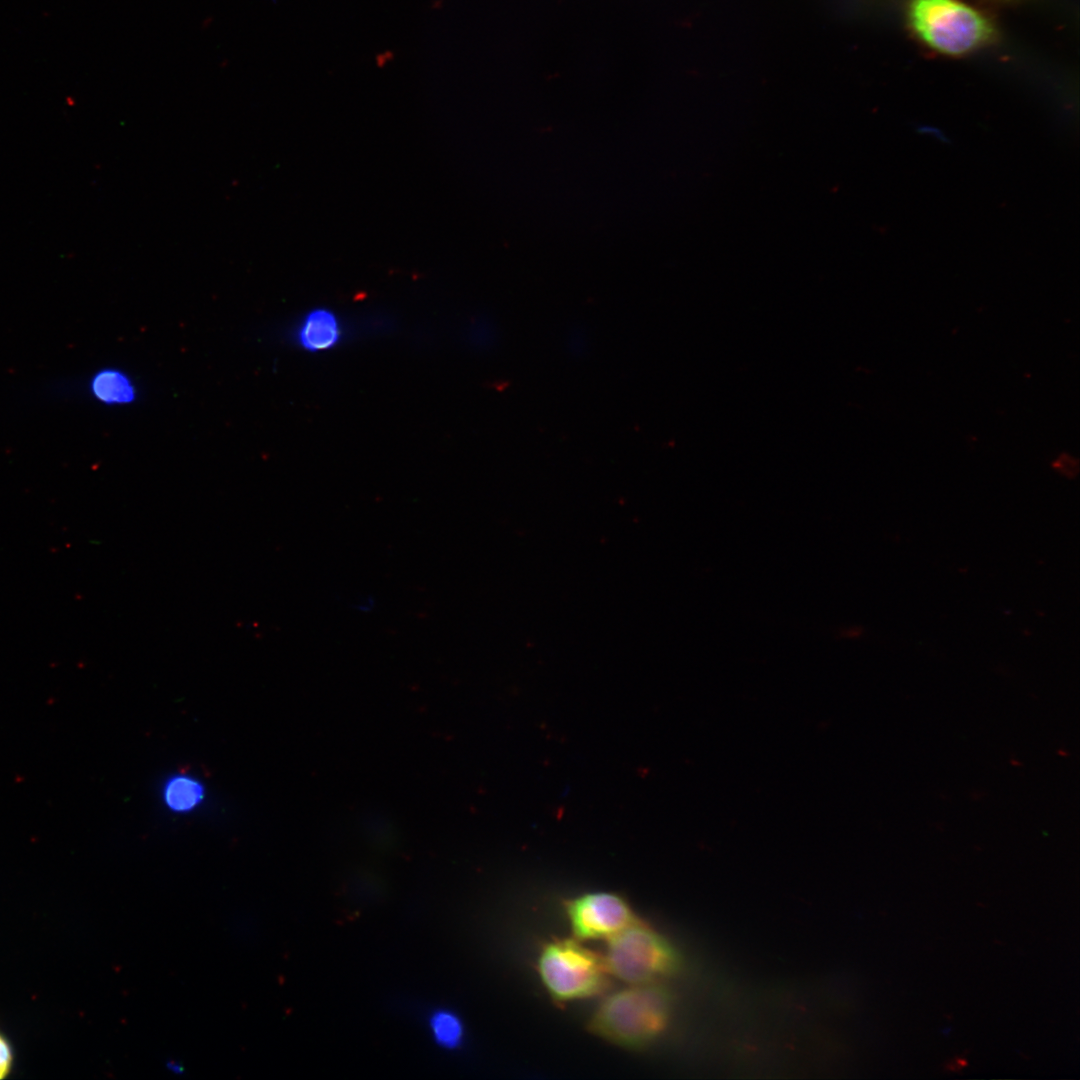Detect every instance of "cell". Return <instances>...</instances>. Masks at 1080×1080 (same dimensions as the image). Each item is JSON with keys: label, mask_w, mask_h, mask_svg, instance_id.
Here are the masks:
<instances>
[{"label": "cell", "mask_w": 1080, "mask_h": 1080, "mask_svg": "<svg viewBox=\"0 0 1080 1080\" xmlns=\"http://www.w3.org/2000/svg\"><path fill=\"white\" fill-rule=\"evenodd\" d=\"M166 1066H167L168 1071L172 1072L174 1074L184 1072L183 1066L181 1064L176 1063L175 1061H168Z\"/></svg>", "instance_id": "4fadbf2b"}, {"label": "cell", "mask_w": 1080, "mask_h": 1080, "mask_svg": "<svg viewBox=\"0 0 1080 1080\" xmlns=\"http://www.w3.org/2000/svg\"><path fill=\"white\" fill-rule=\"evenodd\" d=\"M1052 467L1068 479L1075 478L1079 472L1078 460L1066 453L1059 455L1052 463Z\"/></svg>", "instance_id": "30bf717a"}, {"label": "cell", "mask_w": 1080, "mask_h": 1080, "mask_svg": "<svg viewBox=\"0 0 1080 1080\" xmlns=\"http://www.w3.org/2000/svg\"><path fill=\"white\" fill-rule=\"evenodd\" d=\"M93 397L106 405H127L137 397L136 386L131 378L117 368H103L90 380Z\"/></svg>", "instance_id": "8992f818"}, {"label": "cell", "mask_w": 1080, "mask_h": 1080, "mask_svg": "<svg viewBox=\"0 0 1080 1080\" xmlns=\"http://www.w3.org/2000/svg\"><path fill=\"white\" fill-rule=\"evenodd\" d=\"M603 959L610 974L631 984L656 982L681 963L673 945L639 920L609 938Z\"/></svg>", "instance_id": "277c9868"}, {"label": "cell", "mask_w": 1080, "mask_h": 1080, "mask_svg": "<svg viewBox=\"0 0 1080 1080\" xmlns=\"http://www.w3.org/2000/svg\"><path fill=\"white\" fill-rule=\"evenodd\" d=\"M908 18L922 42L950 56L974 51L994 33L987 17L960 0H910Z\"/></svg>", "instance_id": "7a4b0ae2"}, {"label": "cell", "mask_w": 1080, "mask_h": 1080, "mask_svg": "<svg viewBox=\"0 0 1080 1080\" xmlns=\"http://www.w3.org/2000/svg\"><path fill=\"white\" fill-rule=\"evenodd\" d=\"M565 908L580 939L610 938L637 920L628 902L615 893L584 894L567 900Z\"/></svg>", "instance_id": "5b68a950"}, {"label": "cell", "mask_w": 1080, "mask_h": 1080, "mask_svg": "<svg viewBox=\"0 0 1080 1080\" xmlns=\"http://www.w3.org/2000/svg\"><path fill=\"white\" fill-rule=\"evenodd\" d=\"M429 1026L434 1040L444 1048L453 1049L463 1042V1023L451 1011L438 1010L434 1012L429 1018Z\"/></svg>", "instance_id": "ba28073f"}, {"label": "cell", "mask_w": 1080, "mask_h": 1080, "mask_svg": "<svg viewBox=\"0 0 1080 1080\" xmlns=\"http://www.w3.org/2000/svg\"><path fill=\"white\" fill-rule=\"evenodd\" d=\"M11 1065V1051L7 1042L0 1036V1079L4 1078Z\"/></svg>", "instance_id": "8fae6325"}, {"label": "cell", "mask_w": 1080, "mask_h": 1080, "mask_svg": "<svg viewBox=\"0 0 1080 1080\" xmlns=\"http://www.w3.org/2000/svg\"><path fill=\"white\" fill-rule=\"evenodd\" d=\"M671 1008V996L663 986L633 984L608 995L593 1013L589 1028L615 1045L640 1049L664 1032Z\"/></svg>", "instance_id": "6da1fadb"}, {"label": "cell", "mask_w": 1080, "mask_h": 1080, "mask_svg": "<svg viewBox=\"0 0 1080 1080\" xmlns=\"http://www.w3.org/2000/svg\"><path fill=\"white\" fill-rule=\"evenodd\" d=\"M967 1060L963 1057H954L947 1064L946 1069L950 1071H958L967 1065Z\"/></svg>", "instance_id": "7c38bea8"}, {"label": "cell", "mask_w": 1080, "mask_h": 1080, "mask_svg": "<svg viewBox=\"0 0 1080 1080\" xmlns=\"http://www.w3.org/2000/svg\"><path fill=\"white\" fill-rule=\"evenodd\" d=\"M537 970L547 992L559 1003L596 996L608 985L604 959L572 939L544 945Z\"/></svg>", "instance_id": "3957f363"}, {"label": "cell", "mask_w": 1080, "mask_h": 1080, "mask_svg": "<svg viewBox=\"0 0 1080 1080\" xmlns=\"http://www.w3.org/2000/svg\"><path fill=\"white\" fill-rule=\"evenodd\" d=\"M340 330L335 315L324 309L308 313L297 332L301 346L309 351L325 350L339 339Z\"/></svg>", "instance_id": "52a82bcc"}, {"label": "cell", "mask_w": 1080, "mask_h": 1080, "mask_svg": "<svg viewBox=\"0 0 1080 1080\" xmlns=\"http://www.w3.org/2000/svg\"><path fill=\"white\" fill-rule=\"evenodd\" d=\"M165 797L170 808L183 811L191 809L200 801L202 789L191 778L179 776L168 784Z\"/></svg>", "instance_id": "9c48e42d"}]
</instances>
